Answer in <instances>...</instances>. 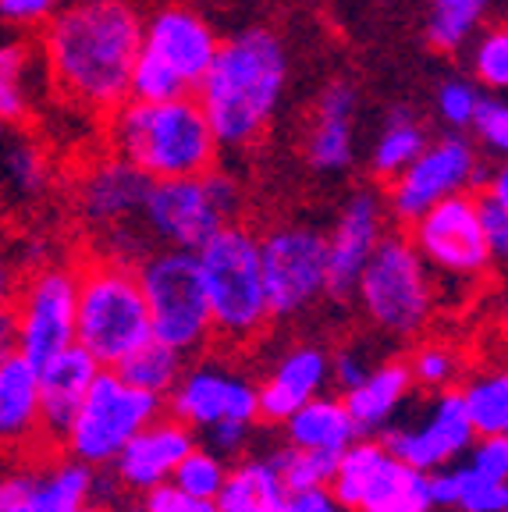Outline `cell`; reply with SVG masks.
<instances>
[{
	"mask_svg": "<svg viewBox=\"0 0 508 512\" xmlns=\"http://www.w3.org/2000/svg\"><path fill=\"white\" fill-rule=\"evenodd\" d=\"M150 178L143 171H135L128 160L121 157H100L86 175L79 178L75 189V207L79 217L96 228V232H125L135 228L143 217V203L150 196Z\"/></svg>",
	"mask_w": 508,
	"mask_h": 512,
	"instance_id": "21",
	"label": "cell"
},
{
	"mask_svg": "<svg viewBox=\"0 0 508 512\" xmlns=\"http://www.w3.org/2000/svg\"><path fill=\"white\" fill-rule=\"evenodd\" d=\"M75 306H79V267L43 264L15 288L11 317L18 331V356L43 367L57 352L75 345Z\"/></svg>",
	"mask_w": 508,
	"mask_h": 512,
	"instance_id": "15",
	"label": "cell"
},
{
	"mask_svg": "<svg viewBox=\"0 0 508 512\" xmlns=\"http://www.w3.org/2000/svg\"><path fill=\"white\" fill-rule=\"evenodd\" d=\"M469 47V72L480 89L508 96V22H494L473 36Z\"/></svg>",
	"mask_w": 508,
	"mask_h": 512,
	"instance_id": "37",
	"label": "cell"
},
{
	"mask_svg": "<svg viewBox=\"0 0 508 512\" xmlns=\"http://www.w3.org/2000/svg\"><path fill=\"white\" fill-rule=\"evenodd\" d=\"M47 82L40 47H32L18 32H0V121L4 125L29 121Z\"/></svg>",
	"mask_w": 508,
	"mask_h": 512,
	"instance_id": "27",
	"label": "cell"
},
{
	"mask_svg": "<svg viewBox=\"0 0 508 512\" xmlns=\"http://www.w3.org/2000/svg\"><path fill=\"white\" fill-rule=\"evenodd\" d=\"M185 356L175 349H167V345L160 342H146L143 349H135L128 360H121L118 367H114V374L121 377V381H128L132 388H139V392L153 395V399L164 402L167 395L175 392L178 377H182L185 370Z\"/></svg>",
	"mask_w": 508,
	"mask_h": 512,
	"instance_id": "35",
	"label": "cell"
},
{
	"mask_svg": "<svg viewBox=\"0 0 508 512\" xmlns=\"http://www.w3.org/2000/svg\"><path fill=\"white\" fill-rule=\"evenodd\" d=\"M270 456H274V466H278L281 480H285L288 495L331 488L338 459L320 456V452H302V448H288V445H281L278 452H270Z\"/></svg>",
	"mask_w": 508,
	"mask_h": 512,
	"instance_id": "38",
	"label": "cell"
},
{
	"mask_svg": "<svg viewBox=\"0 0 508 512\" xmlns=\"http://www.w3.org/2000/svg\"><path fill=\"white\" fill-rule=\"evenodd\" d=\"M484 104V89L477 86L473 79H462V75H452L437 86L434 93V111L441 118V125L448 132H462L466 136L473 121H477V111Z\"/></svg>",
	"mask_w": 508,
	"mask_h": 512,
	"instance_id": "39",
	"label": "cell"
},
{
	"mask_svg": "<svg viewBox=\"0 0 508 512\" xmlns=\"http://www.w3.org/2000/svg\"><path fill=\"white\" fill-rule=\"evenodd\" d=\"M484 232H487V249H491L494 271L508 274V214L505 210L484 203Z\"/></svg>",
	"mask_w": 508,
	"mask_h": 512,
	"instance_id": "47",
	"label": "cell"
},
{
	"mask_svg": "<svg viewBox=\"0 0 508 512\" xmlns=\"http://www.w3.org/2000/svg\"><path fill=\"white\" fill-rule=\"evenodd\" d=\"M150 338V310L135 264L107 253L86 260L79 267L75 345L104 370H114Z\"/></svg>",
	"mask_w": 508,
	"mask_h": 512,
	"instance_id": "5",
	"label": "cell"
},
{
	"mask_svg": "<svg viewBox=\"0 0 508 512\" xmlns=\"http://www.w3.org/2000/svg\"><path fill=\"white\" fill-rule=\"evenodd\" d=\"M388 207L377 189H352L331 221L327 242V299H352L359 274L388 235Z\"/></svg>",
	"mask_w": 508,
	"mask_h": 512,
	"instance_id": "19",
	"label": "cell"
},
{
	"mask_svg": "<svg viewBox=\"0 0 508 512\" xmlns=\"http://www.w3.org/2000/svg\"><path fill=\"white\" fill-rule=\"evenodd\" d=\"M473 143L491 157L508 160V96H484V104L473 121Z\"/></svg>",
	"mask_w": 508,
	"mask_h": 512,
	"instance_id": "41",
	"label": "cell"
},
{
	"mask_svg": "<svg viewBox=\"0 0 508 512\" xmlns=\"http://www.w3.org/2000/svg\"><path fill=\"white\" fill-rule=\"evenodd\" d=\"M0 448L4 452L50 448L43 434L40 370L18 352L0 363Z\"/></svg>",
	"mask_w": 508,
	"mask_h": 512,
	"instance_id": "25",
	"label": "cell"
},
{
	"mask_svg": "<svg viewBox=\"0 0 508 512\" xmlns=\"http://www.w3.org/2000/svg\"><path fill=\"white\" fill-rule=\"evenodd\" d=\"M199 445V438L185 424H178L175 416H157L150 427L135 434L125 445L118 459H114L111 473L121 495H146L157 491L164 484L175 480V470L182 466V459Z\"/></svg>",
	"mask_w": 508,
	"mask_h": 512,
	"instance_id": "22",
	"label": "cell"
},
{
	"mask_svg": "<svg viewBox=\"0 0 508 512\" xmlns=\"http://www.w3.org/2000/svg\"><path fill=\"white\" fill-rule=\"evenodd\" d=\"M416 384L405 367V356L377 360V367L363 381L342 395L359 438H384L402 420V409L413 399Z\"/></svg>",
	"mask_w": 508,
	"mask_h": 512,
	"instance_id": "24",
	"label": "cell"
},
{
	"mask_svg": "<svg viewBox=\"0 0 508 512\" xmlns=\"http://www.w3.org/2000/svg\"><path fill=\"white\" fill-rule=\"evenodd\" d=\"M217 50H221L217 29L189 4L171 0L143 18V50L139 54L175 75L189 96H196V89L203 86Z\"/></svg>",
	"mask_w": 508,
	"mask_h": 512,
	"instance_id": "18",
	"label": "cell"
},
{
	"mask_svg": "<svg viewBox=\"0 0 508 512\" xmlns=\"http://www.w3.org/2000/svg\"><path fill=\"white\" fill-rule=\"evenodd\" d=\"M15 271H11V264L0 256V310H11V299H15Z\"/></svg>",
	"mask_w": 508,
	"mask_h": 512,
	"instance_id": "51",
	"label": "cell"
},
{
	"mask_svg": "<svg viewBox=\"0 0 508 512\" xmlns=\"http://www.w3.org/2000/svg\"><path fill=\"white\" fill-rule=\"evenodd\" d=\"M487 178V168L480 164L477 143L462 132H445L427 143V150L409 164L398 178L384 185V207L388 217L398 224H409L423 217L430 207L477 192Z\"/></svg>",
	"mask_w": 508,
	"mask_h": 512,
	"instance_id": "12",
	"label": "cell"
},
{
	"mask_svg": "<svg viewBox=\"0 0 508 512\" xmlns=\"http://www.w3.org/2000/svg\"><path fill=\"white\" fill-rule=\"evenodd\" d=\"M405 239L413 242V249L437 281L480 285L494 271L484 232V203L477 192L452 196L430 207L405 228Z\"/></svg>",
	"mask_w": 508,
	"mask_h": 512,
	"instance_id": "11",
	"label": "cell"
},
{
	"mask_svg": "<svg viewBox=\"0 0 508 512\" xmlns=\"http://www.w3.org/2000/svg\"><path fill=\"white\" fill-rule=\"evenodd\" d=\"M480 189H484V196H480V200L508 214V160H498V164L487 171V178H484V185H480Z\"/></svg>",
	"mask_w": 508,
	"mask_h": 512,
	"instance_id": "49",
	"label": "cell"
},
{
	"mask_svg": "<svg viewBox=\"0 0 508 512\" xmlns=\"http://www.w3.org/2000/svg\"><path fill=\"white\" fill-rule=\"evenodd\" d=\"M4 128H8V125H4V121H0V136H4Z\"/></svg>",
	"mask_w": 508,
	"mask_h": 512,
	"instance_id": "54",
	"label": "cell"
},
{
	"mask_svg": "<svg viewBox=\"0 0 508 512\" xmlns=\"http://www.w3.org/2000/svg\"><path fill=\"white\" fill-rule=\"evenodd\" d=\"M331 491L349 512H437L427 473L398 463L381 438L352 441L334 466Z\"/></svg>",
	"mask_w": 508,
	"mask_h": 512,
	"instance_id": "13",
	"label": "cell"
},
{
	"mask_svg": "<svg viewBox=\"0 0 508 512\" xmlns=\"http://www.w3.org/2000/svg\"><path fill=\"white\" fill-rule=\"evenodd\" d=\"M359 317L388 342H420L441 310V285L420 260L413 242L384 235L352 292Z\"/></svg>",
	"mask_w": 508,
	"mask_h": 512,
	"instance_id": "4",
	"label": "cell"
},
{
	"mask_svg": "<svg viewBox=\"0 0 508 512\" xmlns=\"http://www.w3.org/2000/svg\"><path fill=\"white\" fill-rule=\"evenodd\" d=\"M281 431H285L288 448L320 452V456H331V459H342V452H349V445L359 438L342 395H331V392L288 416L285 424H281Z\"/></svg>",
	"mask_w": 508,
	"mask_h": 512,
	"instance_id": "28",
	"label": "cell"
},
{
	"mask_svg": "<svg viewBox=\"0 0 508 512\" xmlns=\"http://www.w3.org/2000/svg\"><path fill=\"white\" fill-rule=\"evenodd\" d=\"M114 491V480L68 456L0 470V512H100Z\"/></svg>",
	"mask_w": 508,
	"mask_h": 512,
	"instance_id": "16",
	"label": "cell"
},
{
	"mask_svg": "<svg viewBox=\"0 0 508 512\" xmlns=\"http://www.w3.org/2000/svg\"><path fill=\"white\" fill-rule=\"evenodd\" d=\"M217 512H285L288 488L281 480L274 456H246L231 463L228 480L217 495Z\"/></svg>",
	"mask_w": 508,
	"mask_h": 512,
	"instance_id": "29",
	"label": "cell"
},
{
	"mask_svg": "<svg viewBox=\"0 0 508 512\" xmlns=\"http://www.w3.org/2000/svg\"><path fill=\"white\" fill-rule=\"evenodd\" d=\"M18 352V331H15V317L11 310H0V363L11 360Z\"/></svg>",
	"mask_w": 508,
	"mask_h": 512,
	"instance_id": "50",
	"label": "cell"
},
{
	"mask_svg": "<svg viewBox=\"0 0 508 512\" xmlns=\"http://www.w3.org/2000/svg\"><path fill=\"white\" fill-rule=\"evenodd\" d=\"M381 441L398 463L430 477V473L462 463L477 441V431L469 424L459 392H441L430 395L427 406L416 409L409 420H398Z\"/></svg>",
	"mask_w": 508,
	"mask_h": 512,
	"instance_id": "17",
	"label": "cell"
},
{
	"mask_svg": "<svg viewBox=\"0 0 508 512\" xmlns=\"http://www.w3.org/2000/svg\"><path fill=\"white\" fill-rule=\"evenodd\" d=\"M356 114L359 89L349 79H334L320 89L306 136H302V157H306L310 171L338 178L352 168V160H356Z\"/></svg>",
	"mask_w": 508,
	"mask_h": 512,
	"instance_id": "23",
	"label": "cell"
},
{
	"mask_svg": "<svg viewBox=\"0 0 508 512\" xmlns=\"http://www.w3.org/2000/svg\"><path fill=\"white\" fill-rule=\"evenodd\" d=\"M462 463L477 470L480 477L508 484V438H477Z\"/></svg>",
	"mask_w": 508,
	"mask_h": 512,
	"instance_id": "45",
	"label": "cell"
},
{
	"mask_svg": "<svg viewBox=\"0 0 508 512\" xmlns=\"http://www.w3.org/2000/svg\"><path fill=\"white\" fill-rule=\"evenodd\" d=\"M196 264L203 292H207L210 320H214V338H221L231 349L263 338V331L274 320H270L267 292H263L260 235L242 221L228 224L199 249Z\"/></svg>",
	"mask_w": 508,
	"mask_h": 512,
	"instance_id": "6",
	"label": "cell"
},
{
	"mask_svg": "<svg viewBox=\"0 0 508 512\" xmlns=\"http://www.w3.org/2000/svg\"><path fill=\"white\" fill-rule=\"evenodd\" d=\"M427 480L437 512H508V484L480 477L466 463L430 473Z\"/></svg>",
	"mask_w": 508,
	"mask_h": 512,
	"instance_id": "31",
	"label": "cell"
},
{
	"mask_svg": "<svg viewBox=\"0 0 508 512\" xmlns=\"http://www.w3.org/2000/svg\"><path fill=\"white\" fill-rule=\"evenodd\" d=\"M64 0H0V25L8 32L47 29Z\"/></svg>",
	"mask_w": 508,
	"mask_h": 512,
	"instance_id": "43",
	"label": "cell"
},
{
	"mask_svg": "<svg viewBox=\"0 0 508 512\" xmlns=\"http://www.w3.org/2000/svg\"><path fill=\"white\" fill-rule=\"evenodd\" d=\"M143 285L146 310H150L153 342L189 356H203L214 342V320H210L207 292L199 281L196 253L178 249H150L135 264Z\"/></svg>",
	"mask_w": 508,
	"mask_h": 512,
	"instance_id": "8",
	"label": "cell"
},
{
	"mask_svg": "<svg viewBox=\"0 0 508 512\" xmlns=\"http://www.w3.org/2000/svg\"><path fill=\"white\" fill-rule=\"evenodd\" d=\"M288 89V50L270 29H242L221 40L196 100L221 150H246L267 132Z\"/></svg>",
	"mask_w": 508,
	"mask_h": 512,
	"instance_id": "2",
	"label": "cell"
},
{
	"mask_svg": "<svg viewBox=\"0 0 508 512\" xmlns=\"http://www.w3.org/2000/svg\"><path fill=\"white\" fill-rule=\"evenodd\" d=\"M36 370H40L43 434H47V445L57 448L64 438V431L72 427L86 392L93 388V381L100 377L104 367H100L86 349L72 345V349L57 352L54 360H47Z\"/></svg>",
	"mask_w": 508,
	"mask_h": 512,
	"instance_id": "26",
	"label": "cell"
},
{
	"mask_svg": "<svg viewBox=\"0 0 508 512\" xmlns=\"http://www.w3.org/2000/svg\"><path fill=\"white\" fill-rule=\"evenodd\" d=\"M0 182L8 185V192L22 196V200H36L50 182L47 157H43L40 146L25 136L0 143Z\"/></svg>",
	"mask_w": 508,
	"mask_h": 512,
	"instance_id": "36",
	"label": "cell"
},
{
	"mask_svg": "<svg viewBox=\"0 0 508 512\" xmlns=\"http://www.w3.org/2000/svg\"><path fill=\"white\" fill-rule=\"evenodd\" d=\"M427 143H430V132H427V125H423L420 114L405 104L391 107V111L384 114L381 128H377L370 157H366L370 175H374L377 182L388 185L391 178L402 175V171L427 150Z\"/></svg>",
	"mask_w": 508,
	"mask_h": 512,
	"instance_id": "30",
	"label": "cell"
},
{
	"mask_svg": "<svg viewBox=\"0 0 508 512\" xmlns=\"http://www.w3.org/2000/svg\"><path fill=\"white\" fill-rule=\"evenodd\" d=\"M72 4H121V0H72Z\"/></svg>",
	"mask_w": 508,
	"mask_h": 512,
	"instance_id": "53",
	"label": "cell"
},
{
	"mask_svg": "<svg viewBox=\"0 0 508 512\" xmlns=\"http://www.w3.org/2000/svg\"><path fill=\"white\" fill-rule=\"evenodd\" d=\"M199 445H207L214 456H221L224 463H239V459L253 456V445H256V424H221V427H210L203 434Z\"/></svg>",
	"mask_w": 508,
	"mask_h": 512,
	"instance_id": "44",
	"label": "cell"
},
{
	"mask_svg": "<svg viewBox=\"0 0 508 512\" xmlns=\"http://www.w3.org/2000/svg\"><path fill=\"white\" fill-rule=\"evenodd\" d=\"M405 367H409V377H413L416 388L430 395L455 392L462 377L469 374L462 349H455L445 338H420V342H413V349L405 356Z\"/></svg>",
	"mask_w": 508,
	"mask_h": 512,
	"instance_id": "34",
	"label": "cell"
},
{
	"mask_svg": "<svg viewBox=\"0 0 508 512\" xmlns=\"http://www.w3.org/2000/svg\"><path fill=\"white\" fill-rule=\"evenodd\" d=\"M331 392V349L320 342H292L274 352L263 377L256 381L260 420L281 427L292 413Z\"/></svg>",
	"mask_w": 508,
	"mask_h": 512,
	"instance_id": "20",
	"label": "cell"
},
{
	"mask_svg": "<svg viewBox=\"0 0 508 512\" xmlns=\"http://www.w3.org/2000/svg\"><path fill=\"white\" fill-rule=\"evenodd\" d=\"M231 463H224L221 456H214L207 445H196L189 456L182 459V466L175 470V488H182L185 495L192 498H207V502H217L221 495L224 480H228Z\"/></svg>",
	"mask_w": 508,
	"mask_h": 512,
	"instance_id": "40",
	"label": "cell"
},
{
	"mask_svg": "<svg viewBox=\"0 0 508 512\" xmlns=\"http://www.w3.org/2000/svg\"><path fill=\"white\" fill-rule=\"evenodd\" d=\"M164 406L167 416H175L196 438L221 424H260L256 381L228 356H199L185 363Z\"/></svg>",
	"mask_w": 508,
	"mask_h": 512,
	"instance_id": "14",
	"label": "cell"
},
{
	"mask_svg": "<svg viewBox=\"0 0 508 512\" xmlns=\"http://www.w3.org/2000/svg\"><path fill=\"white\" fill-rule=\"evenodd\" d=\"M135 512H217V505L207 502V498L185 495L175 484H164V488L135 498Z\"/></svg>",
	"mask_w": 508,
	"mask_h": 512,
	"instance_id": "46",
	"label": "cell"
},
{
	"mask_svg": "<svg viewBox=\"0 0 508 512\" xmlns=\"http://www.w3.org/2000/svg\"><path fill=\"white\" fill-rule=\"evenodd\" d=\"M111 150L150 182L199 178L217 168L221 146L196 96L167 104H121L111 118Z\"/></svg>",
	"mask_w": 508,
	"mask_h": 512,
	"instance_id": "3",
	"label": "cell"
},
{
	"mask_svg": "<svg viewBox=\"0 0 508 512\" xmlns=\"http://www.w3.org/2000/svg\"><path fill=\"white\" fill-rule=\"evenodd\" d=\"M374 367H377V356L370 352V345L363 342L338 345V349H331V388H338V395L352 392Z\"/></svg>",
	"mask_w": 508,
	"mask_h": 512,
	"instance_id": "42",
	"label": "cell"
},
{
	"mask_svg": "<svg viewBox=\"0 0 508 512\" xmlns=\"http://www.w3.org/2000/svg\"><path fill=\"white\" fill-rule=\"evenodd\" d=\"M491 317H494V328H498V335L508 342V285L498 292V299H494L491 306Z\"/></svg>",
	"mask_w": 508,
	"mask_h": 512,
	"instance_id": "52",
	"label": "cell"
},
{
	"mask_svg": "<svg viewBox=\"0 0 508 512\" xmlns=\"http://www.w3.org/2000/svg\"><path fill=\"white\" fill-rule=\"evenodd\" d=\"M494 0H430L427 43L437 54H455L480 32Z\"/></svg>",
	"mask_w": 508,
	"mask_h": 512,
	"instance_id": "33",
	"label": "cell"
},
{
	"mask_svg": "<svg viewBox=\"0 0 508 512\" xmlns=\"http://www.w3.org/2000/svg\"><path fill=\"white\" fill-rule=\"evenodd\" d=\"M242 189L228 171H207L199 178H175V182H153L143 203L146 242L153 249H178L199 253L217 232L239 221Z\"/></svg>",
	"mask_w": 508,
	"mask_h": 512,
	"instance_id": "7",
	"label": "cell"
},
{
	"mask_svg": "<svg viewBox=\"0 0 508 512\" xmlns=\"http://www.w3.org/2000/svg\"><path fill=\"white\" fill-rule=\"evenodd\" d=\"M143 50V15L121 4H64L43 29L47 79L82 111H118L128 104L135 57Z\"/></svg>",
	"mask_w": 508,
	"mask_h": 512,
	"instance_id": "1",
	"label": "cell"
},
{
	"mask_svg": "<svg viewBox=\"0 0 508 512\" xmlns=\"http://www.w3.org/2000/svg\"><path fill=\"white\" fill-rule=\"evenodd\" d=\"M157 416H164V402L121 381L114 370H100L57 448L89 470H111L128 441Z\"/></svg>",
	"mask_w": 508,
	"mask_h": 512,
	"instance_id": "9",
	"label": "cell"
},
{
	"mask_svg": "<svg viewBox=\"0 0 508 512\" xmlns=\"http://www.w3.org/2000/svg\"><path fill=\"white\" fill-rule=\"evenodd\" d=\"M455 392L477 438H508V363L469 370Z\"/></svg>",
	"mask_w": 508,
	"mask_h": 512,
	"instance_id": "32",
	"label": "cell"
},
{
	"mask_svg": "<svg viewBox=\"0 0 508 512\" xmlns=\"http://www.w3.org/2000/svg\"><path fill=\"white\" fill-rule=\"evenodd\" d=\"M285 512H349V509L334 498L331 488H320V491H299V495H288Z\"/></svg>",
	"mask_w": 508,
	"mask_h": 512,
	"instance_id": "48",
	"label": "cell"
},
{
	"mask_svg": "<svg viewBox=\"0 0 508 512\" xmlns=\"http://www.w3.org/2000/svg\"><path fill=\"white\" fill-rule=\"evenodd\" d=\"M260 271L270 320L302 317L327 299V242L306 221H281L260 235Z\"/></svg>",
	"mask_w": 508,
	"mask_h": 512,
	"instance_id": "10",
	"label": "cell"
}]
</instances>
